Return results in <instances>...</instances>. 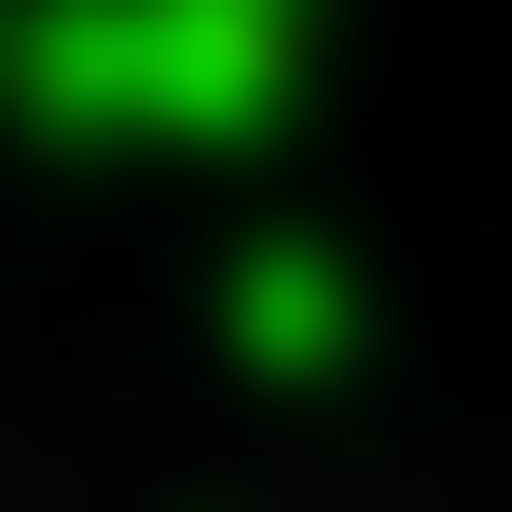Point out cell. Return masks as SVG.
I'll return each mask as SVG.
<instances>
[{"label":"cell","mask_w":512,"mask_h":512,"mask_svg":"<svg viewBox=\"0 0 512 512\" xmlns=\"http://www.w3.org/2000/svg\"><path fill=\"white\" fill-rule=\"evenodd\" d=\"M323 0H0V114L76 152H247L304 114Z\"/></svg>","instance_id":"6da1fadb"},{"label":"cell","mask_w":512,"mask_h":512,"mask_svg":"<svg viewBox=\"0 0 512 512\" xmlns=\"http://www.w3.org/2000/svg\"><path fill=\"white\" fill-rule=\"evenodd\" d=\"M209 342H228L266 399H342V380H361V342H380L361 247H342V228H247V247L209 266Z\"/></svg>","instance_id":"7a4b0ae2"}]
</instances>
